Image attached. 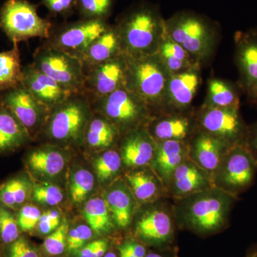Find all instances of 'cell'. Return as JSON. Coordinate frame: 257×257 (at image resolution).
<instances>
[{
    "label": "cell",
    "mask_w": 257,
    "mask_h": 257,
    "mask_svg": "<svg viewBox=\"0 0 257 257\" xmlns=\"http://www.w3.org/2000/svg\"><path fill=\"white\" fill-rule=\"evenodd\" d=\"M72 93H83L86 74L82 60L43 44L37 49L32 63Z\"/></svg>",
    "instance_id": "ba28073f"
},
{
    "label": "cell",
    "mask_w": 257,
    "mask_h": 257,
    "mask_svg": "<svg viewBox=\"0 0 257 257\" xmlns=\"http://www.w3.org/2000/svg\"><path fill=\"white\" fill-rule=\"evenodd\" d=\"M93 231L89 226L78 225L71 229L67 235V245L69 251H78L92 237Z\"/></svg>",
    "instance_id": "60d3db41"
},
{
    "label": "cell",
    "mask_w": 257,
    "mask_h": 257,
    "mask_svg": "<svg viewBox=\"0 0 257 257\" xmlns=\"http://www.w3.org/2000/svg\"><path fill=\"white\" fill-rule=\"evenodd\" d=\"M108 248L105 239H99L87 243L77 251V257H103Z\"/></svg>",
    "instance_id": "f6af8a7d"
},
{
    "label": "cell",
    "mask_w": 257,
    "mask_h": 257,
    "mask_svg": "<svg viewBox=\"0 0 257 257\" xmlns=\"http://www.w3.org/2000/svg\"><path fill=\"white\" fill-rule=\"evenodd\" d=\"M125 58L124 87L143 99L154 116L160 114L171 74L157 54L135 58L125 56Z\"/></svg>",
    "instance_id": "3957f363"
},
{
    "label": "cell",
    "mask_w": 257,
    "mask_h": 257,
    "mask_svg": "<svg viewBox=\"0 0 257 257\" xmlns=\"http://www.w3.org/2000/svg\"><path fill=\"white\" fill-rule=\"evenodd\" d=\"M246 145L252 152L253 156L257 160V121L251 126H248L247 140H246Z\"/></svg>",
    "instance_id": "bcb514c9"
},
{
    "label": "cell",
    "mask_w": 257,
    "mask_h": 257,
    "mask_svg": "<svg viewBox=\"0 0 257 257\" xmlns=\"http://www.w3.org/2000/svg\"><path fill=\"white\" fill-rule=\"evenodd\" d=\"M198 130L219 139L230 147L246 145L248 126L239 109L201 106L196 111Z\"/></svg>",
    "instance_id": "8fae6325"
},
{
    "label": "cell",
    "mask_w": 257,
    "mask_h": 257,
    "mask_svg": "<svg viewBox=\"0 0 257 257\" xmlns=\"http://www.w3.org/2000/svg\"><path fill=\"white\" fill-rule=\"evenodd\" d=\"M0 100L21 123L30 138L43 130L50 110L37 101L23 84L0 93Z\"/></svg>",
    "instance_id": "7c38bea8"
},
{
    "label": "cell",
    "mask_w": 257,
    "mask_h": 257,
    "mask_svg": "<svg viewBox=\"0 0 257 257\" xmlns=\"http://www.w3.org/2000/svg\"><path fill=\"white\" fill-rule=\"evenodd\" d=\"M234 62L239 72L238 86L248 102L257 105V30L234 35Z\"/></svg>",
    "instance_id": "4fadbf2b"
},
{
    "label": "cell",
    "mask_w": 257,
    "mask_h": 257,
    "mask_svg": "<svg viewBox=\"0 0 257 257\" xmlns=\"http://www.w3.org/2000/svg\"><path fill=\"white\" fill-rule=\"evenodd\" d=\"M145 257H162V256H160V255L157 254V253H149V254L146 255Z\"/></svg>",
    "instance_id": "f907efd6"
},
{
    "label": "cell",
    "mask_w": 257,
    "mask_h": 257,
    "mask_svg": "<svg viewBox=\"0 0 257 257\" xmlns=\"http://www.w3.org/2000/svg\"><path fill=\"white\" fill-rule=\"evenodd\" d=\"M202 68L199 64H196L188 70L170 76L166 87L162 112L193 109L192 101L202 82Z\"/></svg>",
    "instance_id": "2e32d148"
},
{
    "label": "cell",
    "mask_w": 257,
    "mask_h": 257,
    "mask_svg": "<svg viewBox=\"0 0 257 257\" xmlns=\"http://www.w3.org/2000/svg\"><path fill=\"white\" fill-rule=\"evenodd\" d=\"M91 103L93 111L110 120L121 135L135 128L145 127L154 116L147 103L124 86Z\"/></svg>",
    "instance_id": "5b68a950"
},
{
    "label": "cell",
    "mask_w": 257,
    "mask_h": 257,
    "mask_svg": "<svg viewBox=\"0 0 257 257\" xmlns=\"http://www.w3.org/2000/svg\"><path fill=\"white\" fill-rule=\"evenodd\" d=\"M110 25L108 20L80 19L53 27L45 43L81 60L88 47Z\"/></svg>",
    "instance_id": "30bf717a"
},
{
    "label": "cell",
    "mask_w": 257,
    "mask_h": 257,
    "mask_svg": "<svg viewBox=\"0 0 257 257\" xmlns=\"http://www.w3.org/2000/svg\"><path fill=\"white\" fill-rule=\"evenodd\" d=\"M22 84L50 111L73 94L32 64L23 67Z\"/></svg>",
    "instance_id": "e0dca14e"
},
{
    "label": "cell",
    "mask_w": 257,
    "mask_h": 257,
    "mask_svg": "<svg viewBox=\"0 0 257 257\" xmlns=\"http://www.w3.org/2000/svg\"><path fill=\"white\" fill-rule=\"evenodd\" d=\"M165 20L158 5L145 0L126 8L114 25L123 55L135 58L157 54L166 35Z\"/></svg>",
    "instance_id": "6da1fadb"
},
{
    "label": "cell",
    "mask_w": 257,
    "mask_h": 257,
    "mask_svg": "<svg viewBox=\"0 0 257 257\" xmlns=\"http://www.w3.org/2000/svg\"><path fill=\"white\" fill-rule=\"evenodd\" d=\"M189 158L177 167L170 185L177 197H184L216 188L211 176Z\"/></svg>",
    "instance_id": "ffe728a7"
},
{
    "label": "cell",
    "mask_w": 257,
    "mask_h": 257,
    "mask_svg": "<svg viewBox=\"0 0 257 257\" xmlns=\"http://www.w3.org/2000/svg\"><path fill=\"white\" fill-rule=\"evenodd\" d=\"M126 179L131 186L135 197L139 201L148 202L160 194V179L145 170L126 174Z\"/></svg>",
    "instance_id": "d6a6232c"
},
{
    "label": "cell",
    "mask_w": 257,
    "mask_h": 257,
    "mask_svg": "<svg viewBox=\"0 0 257 257\" xmlns=\"http://www.w3.org/2000/svg\"><path fill=\"white\" fill-rule=\"evenodd\" d=\"M23 68L18 44H13L12 50L0 52V93L22 84Z\"/></svg>",
    "instance_id": "f1b7e54d"
},
{
    "label": "cell",
    "mask_w": 257,
    "mask_h": 257,
    "mask_svg": "<svg viewBox=\"0 0 257 257\" xmlns=\"http://www.w3.org/2000/svg\"><path fill=\"white\" fill-rule=\"evenodd\" d=\"M1 228L0 240L5 245L14 242L20 236V230L18 220L8 208L0 205Z\"/></svg>",
    "instance_id": "8d00e7d4"
},
{
    "label": "cell",
    "mask_w": 257,
    "mask_h": 257,
    "mask_svg": "<svg viewBox=\"0 0 257 257\" xmlns=\"http://www.w3.org/2000/svg\"><path fill=\"white\" fill-rule=\"evenodd\" d=\"M51 16L68 18L76 11L75 0H42Z\"/></svg>",
    "instance_id": "b9f144b4"
},
{
    "label": "cell",
    "mask_w": 257,
    "mask_h": 257,
    "mask_svg": "<svg viewBox=\"0 0 257 257\" xmlns=\"http://www.w3.org/2000/svg\"><path fill=\"white\" fill-rule=\"evenodd\" d=\"M137 232L147 242L162 244L170 239L172 222L168 213L160 209L148 211L138 221Z\"/></svg>",
    "instance_id": "cb8c5ba5"
},
{
    "label": "cell",
    "mask_w": 257,
    "mask_h": 257,
    "mask_svg": "<svg viewBox=\"0 0 257 257\" xmlns=\"http://www.w3.org/2000/svg\"><path fill=\"white\" fill-rule=\"evenodd\" d=\"M27 160L32 172L51 178L60 175L65 167L64 152L54 147L37 148L29 154Z\"/></svg>",
    "instance_id": "4316f807"
},
{
    "label": "cell",
    "mask_w": 257,
    "mask_h": 257,
    "mask_svg": "<svg viewBox=\"0 0 257 257\" xmlns=\"http://www.w3.org/2000/svg\"><path fill=\"white\" fill-rule=\"evenodd\" d=\"M84 215L89 227L98 234L109 232L113 228L110 211L104 199L93 198L84 208Z\"/></svg>",
    "instance_id": "1f68e13d"
},
{
    "label": "cell",
    "mask_w": 257,
    "mask_h": 257,
    "mask_svg": "<svg viewBox=\"0 0 257 257\" xmlns=\"http://www.w3.org/2000/svg\"><path fill=\"white\" fill-rule=\"evenodd\" d=\"M30 139L21 123L0 100V153L15 151Z\"/></svg>",
    "instance_id": "d4e9b609"
},
{
    "label": "cell",
    "mask_w": 257,
    "mask_h": 257,
    "mask_svg": "<svg viewBox=\"0 0 257 257\" xmlns=\"http://www.w3.org/2000/svg\"><path fill=\"white\" fill-rule=\"evenodd\" d=\"M41 216V211L32 204H25L20 208L17 217L20 231L28 232L35 229Z\"/></svg>",
    "instance_id": "ab89813d"
},
{
    "label": "cell",
    "mask_w": 257,
    "mask_h": 257,
    "mask_svg": "<svg viewBox=\"0 0 257 257\" xmlns=\"http://www.w3.org/2000/svg\"><path fill=\"white\" fill-rule=\"evenodd\" d=\"M111 217L120 228H126L131 222L133 200L130 192L123 187H116L106 194L104 199Z\"/></svg>",
    "instance_id": "f546056e"
},
{
    "label": "cell",
    "mask_w": 257,
    "mask_h": 257,
    "mask_svg": "<svg viewBox=\"0 0 257 257\" xmlns=\"http://www.w3.org/2000/svg\"><path fill=\"white\" fill-rule=\"evenodd\" d=\"M189 158L207 172L212 179L225 154L231 147L219 139L199 130L189 140Z\"/></svg>",
    "instance_id": "ac0fdd59"
},
{
    "label": "cell",
    "mask_w": 257,
    "mask_h": 257,
    "mask_svg": "<svg viewBox=\"0 0 257 257\" xmlns=\"http://www.w3.org/2000/svg\"><path fill=\"white\" fill-rule=\"evenodd\" d=\"M69 225L64 221L57 229L45 239L44 247L49 254L52 256L62 254L67 246Z\"/></svg>",
    "instance_id": "f35d334b"
},
{
    "label": "cell",
    "mask_w": 257,
    "mask_h": 257,
    "mask_svg": "<svg viewBox=\"0 0 257 257\" xmlns=\"http://www.w3.org/2000/svg\"><path fill=\"white\" fill-rule=\"evenodd\" d=\"M0 28L13 43L50 38L53 25L41 18L37 5L27 0H8L0 10Z\"/></svg>",
    "instance_id": "8992f818"
},
{
    "label": "cell",
    "mask_w": 257,
    "mask_h": 257,
    "mask_svg": "<svg viewBox=\"0 0 257 257\" xmlns=\"http://www.w3.org/2000/svg\"><path fill=\"white\" fill-rule=\"evenodd\" d=\"M121 160L119 152L113 149L104 150L101 155L94 161L98 179L101 182H105L117 175L121 169Z\"/></svg>",
    "instance_id": "e575fe53"
},
{
    "label": "cell",
    "mask_w": 257,
    "mask_h": 257,
    "mask_svg": "<svg viewBox=\"0 0 257 257\" xmlns=\"http://www.w3.org/2000/svg\"><path fill=\"white\" fill-rule=\"evenodd\" d=\"M165 27L168 37L201 67L211 62L220 39L218 23L193 10H181L166 19Z\"/></svg>",
    "instance_id": "7a4b0ae2"
},
{
    "label": "cell",
    "mask_w": 257,
    "mask_h": 257,
    "mask_svg": "<svg viewBox=\"0 0 257 257\" xmlns=\"http://www.w3.org/2000/svg\"><path fill=\"white\" fill-rule=\"evenodd\" d=\"M257 172V160L246 145L230 147L214 175L216 188L236 197L251 187Z\"/></svg>",
    "instance_id": "9c48e42d"
},
{
    "label": "cell",
    "mask_w": 257,
    "mask_h": 257,
    "mask_svg": "<svg viewBox=\"0 0 257 257\" xmlns=\"http://www.w3.org/2000/svg\"><path fill=\"white\" fill-rule=\"evenodd\" d=\"M30 194L31 185L26 177H13L0 185V205L13 210H19L26 204Z\"/></svg>",
    "instance_id": "4dcf8cb0"
},
{
    "label": "cell",
    "mask_w": 257,
    "mask_h": 257,
    "mask_svg": "<svg viewBox=\"0 0 257 257\" xmlns=\"http://www.w3.org/2000/svg\"><path fill=\"white\" fill-rule=\"evenodd\" d=\"M126 62L124 55L86 71L83 93L90 101L100 99L124 84Z\"/></svg>",
    "instance_id": "5bb4252c"
},
{
    "label": "cell",
    "mask_w": 257,
    "mask_h": 257,
    "mask_svg": "<svg viewBox=\"0 0 257 257\" xmlns=\"http://www.w3.org/2000/svg\"><path fill=\"white\" fill-rule=\"evenodd\" d=\"M157 54L171 75L188 70L196 64H199L183 47L169 37L167 33L161 42Z\"/></svg>",
    "instance_id": "83f0119b"
},
{
    "label": "cell",
    "mask_w": 257,
    "mask_h": 257,
    "mask_svg": "<svg viewBox=\"0 0 257 257\" xmlns=\"http://www.w3.org/2000/svg\"><path fill=\"white\" fill-rule=\"evenodd\" d=\"M94 185V175L85 169H81L71 179L69 194L72 202L79 204L85 200Z\"/></svg>",
    "instance_id": "d590c367"
},
{
    "label": "cell",
    "mask_w": 257,
    "mask_h": 257,
    "mask_svg": "<svg viewBox=\"0 0 257 257\" xmlns=\"http://www.w3.org/2000/svg\"><path fill=\"white\" fill-rule=\"evenodd\" d=\"M93 109L84 93H73L50 111L43 130L47 138L61 145L83 143Z\"/></svg>",
    "instance_id": "277c9868"
},
{
    "label": "cell",
    "mask_w": 257,
    "mask_h": 257,
    "mask_svg": "<svg viewBox=\"0 0 257 257\" xmlns=\"http://www.w3.org/2000/svg\"><path fill=\"white\" fill-rule=\"evenodd\" d=\"M0 228H1V216H0Z\"/></svg>",
    "instance_id": "816d5d0a"
},
{
    "label": "cell",
    "mask_w": 257,
    "mask_h": 257,
    "mask_svg": "<svg viewBox=\"0 0 257 257\" xmlns=\"http://www.w3.org/2000/svg\"><path fill=\"white\" fill-rule=\"evenodd\" d=\"M121 55L123 54L119 34L115 25H111L88 47L81 60L86 72L94 66L104 63Z\"/></svg>",
    "instance_id": "7402d4cb"
},
{
    "label": "cell",
    "mask_w": 257,
    "mask_h": 257,
    "mask_svg": "<svg viewBox=\"0 0 257 257\" xmlns=\"http://www.w3.org/2000/svg\"><path fill=\"white\" fill-rule=\"evenodd\" d=\"M119 128L104 115L93 111L88 122L83 143L93 150H106L112 148L121 138Z\"/></svg>",
    "instance_id": "603a6c76"
},
{
    "label": "cell",
    "mask_w": 257,
    "mask_h": 257,
    "mask_svg": "<svg viewBox=\"0 0 257 257\" xmlns=\"http://www.w3.org/2000/svg\"><path fill=\"white\" fill-rule=\"evenodd\" d=\"M7 246L6 257H39L36 250L23 236Z\"/></svg>",
    "instance_id": "7bdbcfd3"
},
{
    "label": "cell",
    "mask_w": 257,
    "mask_h": 257,
    "mask_svg": "<svg viewBox=\"0 0 257 257\" xmlns=\"http://www.w3.org/2000/svg\"><path fill=\"white\" fill-rule=\"evenodd\" d=\"M103 257H117V256H116V255L114 253L108 252V253H105V254H104V256Z\"/></svg>",
    "instance_id": "681fc988"
},
{
    "label": "cell",
    "mask_w": 257,
    "mask_h": 257,
    "mask_svg": "<svg viewBox=\"0 0 257 257\" xmlns=\"http://www.w3.org/2000/svg\"><path fill=\"white\" fill-rule=\"evenodd\" d=\"M246 257H257V247L253 248Z\"/></svg>",
    "instance_id": "c3c4849f"
},
{
    "label": "cell",
    "mask_w": 257,
    "mask_h": 257,
    "mask_svg": "<svg viewBox=\"0 0 257 257\" xmlns=\"http://www.w3.org/2000/svg\"><path fill=\"white\" fill-rule=\"evenodd\" d=\"M118 249H119L120 257H138L128 247L126 243H123L121 246H119Z\"/></svg>",
    "instance_id": "7dc6e473"
},
{
    "label": "cell",
    "mask_w": 257,
    "mask_h": 257,
    "mask_svg": "<svg viewBox=\"0 0 257 257\" xmlns=\"http://www.w3.org/2000/svg\"><path fill=\"white\" fill-rule=\"evenodd\" d=\"M235 198L218 188L198 193L189 203L186 219L193 229L200 232L220 229L227 222Z\"/></svg>",
    "instance_id": "52a82bcc"
},
{
    "label": "cell",
    "mask_w": 257,
    "mask_h": 257,
    "mask_svg": "<svg viewBox=\"0 0 257 257\" xmlns=\"http://www.w3.org/2000/svg\"><path fill=\"white\" fill-rule=\"evenodd\" d=\"M76 11L81 19L105 20L110 17L116 0H75Z\"/></svg>",
    "instance_id": "836d02e7"
},
{
    "label": "cell",
    "mask_w": 257,
    "mask_h": 257,
    "mask_svg": "<svg viewBox=\"0 0 257 257\" xmlns=\"http://www.w3.org/2000/svg\"><path fill=\"white\" fill-rule=\"evenodd\" d=\"M60 214L57 210H50L42 214L37 228L43 234L53 232L60 226Z\"/></svg>",
    "instance_id": "ee69618b"
},
{
    "label": "cell",
    "mask_w": 257,
    "mask_h": 257,
    "mask_svg": "<svg viewBox=\"0 0 257 257\" xmlns=\"http://www.w3.org/2000/svg\"><path fill=\"white\" fill-rule=\"evenodd\" d=\"M32 197L35 202L40 204L55 206L62 202L64 194L57 186L41 184L34 187L32 191Z\"/></svg>",
    "instance_id": "74e56055"
},
{
    "label": "cell",
    "mask_w": 257,
    "mask_h": 257,
    "mask_svg": "<svg viewBox=\"0 0 257 257\" xmlns=\"http://www.w3.org/2000/svg\"><path fill=\"white\" fill-rule=\"evenodd\" d=\"M188 158L189 141L157 142L156 152L151 165L162 184L169 186L177 167Z\"/></svg>",
    "instance_id": "44dd1931"
},
{
    "label": "cell",
    "mask_w": 257,
    "mask_h": 257,
    "mask_svg": "<svg viewBox=\"0 0 257 257\" xmlns=\"http://www.w3.org/2000/svg\"><path fill=\"white\" fill-rule=\"evenodd\" d=\"M239 91L238 84L225 79L211 77L208 80L207 94L202 106L239 109Z\"/></svg>",
    "instance_id": "484cf974"
},
{
    "label": "cell",
    "mask_w": 257,
    "mask_h": 257,
    "mask_svg": "<svg viewBox=\"0 0 257 257\" xmlns=\"http://www.w3.org/2000/svg\"><path fill=\"white\" fill-rule=\"evenodd\" d=\"M120 155L123 164L130 168L151 165L157 142L147 131L140 127L124 134L120 138Z\"/></svg>",
    "instance_id": "d6986e66"
},
{
    "label": "cell",
    "mask_w": 257,
    "mask_h": 257,
    "mask_svg": "<svg viewBox=\"0 0 257 257\" xmlns=\"http://www.w3.org/2000/svg\"><path fill=\"white\" fill-rule=\"evenodd\" d=\"M145 127L156 142L189 141L198 130L196 111L162 112L154 116Z\"/></svg>",
    "instance_id": "9a60e30c"
}]
</instances>
